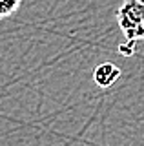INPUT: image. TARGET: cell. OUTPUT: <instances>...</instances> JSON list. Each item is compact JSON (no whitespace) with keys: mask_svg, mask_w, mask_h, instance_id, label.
<instances>
[{"mask_svg":"<svg viewBox=\"0 0 144 146\" xmlns=\"http://www.w3.org/2000/svg\"><path fill=\"white\" fill-rule=\"evenodd\" d=\"M117 22L128 42L144 40V4L139 0H126L117 11Z\"/></svg>","mask_w":144,"mask_h":146,"instance_id":"6da1fadb","label":"cell"},{"mask_svg":"<svg viewBox=\"0 0 144 146\" xmlns=\"http://www.w3.org/2000/svg\"><path fill=\"white\" fill-rule=\"evenodd\" d=\"M120 77L119 66H115L113 62H102L93 70V80L98 88H110L113 86Z\"/></svg>","mask_w":144,"mask_h":146,"instance_id":"7a4b0ae2","label":"cell"},{"mask_svg":"<svg viewBox=\"0 0 144 146\" xmlns=\"http://www.w3.org/2000/svg\"><path fill=\"white\" fill-rule=\"evenodd\" d=\"M22 6V0H0V20L13 17Z\"/></svg>","mask_w":144,"mask_h":146,"instance_id":"3957f363","label":"cell"},{"mask_svg":"<svg viewBox=\"0 0 144 146\" xmlns=\"http://www.w3.org/2000/svg\"><path fill=\"white\" fill-rule=\"evenodd\" d=\"M119 53H122L124 57H131V55L135 53V44H133V42H128V40H126V42L119 48Z\"/></svg>","mask_w":144,"mask_h":146,"instance_id":"277c9868","label":"cell"},{"mask_svg":"<svg viewBox=\"0 0 144 146\" xmlns=\"http://www.w3.org/2000/svg\"><path fill=\"white\" fill-rule=\"evenodd\" d=\"M139 2H141V4H144V0H139Z\"/></svg>","mask_w":144,"mask_h":146,"instance_id":"5b68a950","label":"cell"}]
</instances>
